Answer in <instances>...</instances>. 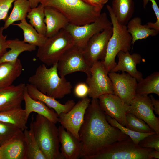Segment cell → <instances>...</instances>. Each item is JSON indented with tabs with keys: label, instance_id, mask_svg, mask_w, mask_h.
<instances>
[{
	"label": "cell",
	"instance_id": "obj_1",
	"mask_svg": "<svg viewBox=\"0 0 159 159\" xmlns=\"http://www.w3.org/2000/svg\"><path fill=\"white\" fill-rule=\"evenodd\" d=\"M79 134L80 158L83 159H88L112 143L129 137L108 122L97 98L91 100Z\"/></svg>",
	"mask_w": 159,
	"mask_h": 159
},
{
	"label": "cell",
	"instance_id": "obj_2",
	"mask_svg": "<svg viewBox=\"0 0 159 159\" xmlns=\"http://www.w3.org/2000/svg\"><path fill=\"white\" fill-rule=\"evenodd\" d=\"M57 63L48 68L43 64L36 69L28 81L43 93L55 99H61L71 92L72 86L65 77H60Z\"/></svg>",
	"mask_w": 159,
	"mask_h": 159
},
{
	"label": "cell",
	"instance_id": "obj_3",
	"mask_svg": "<svg viewBox=\"0 0 159 159\" xmlns=\"http://www.w3.org/2000/svg\"><path fill=\"white\" fill-rule=\"evenodd\" d=\"M39 3L44 7L57 9L65 16L70 24L79 26L95 21L103 7L94 6L82 0H40Z\"/></svg>",
	"mask_w": 159,
	"mask_h": 159
},
{
	"label": "cell",
	"instance_id": "obj_4",
	"mask_svg": "<svg viewBox=\"0 0 159 159\" xmlns=\"http://www.w3.org/2000/svg\"><path fill=\"white\" fill-rule=\"evenodd\" d=\"M31 124L35 138L47 159H64L59 151L58 127L55 123L37 114Z\"/></svg>",
	"mask_w": 159,
	"mask_h": 159
},
{
	"label": "cell",
	"instance_id": "obj_5",
	"mask_svg": "<svg viewBox=\"0 0 159 159\" xmlns=\"http://www.w3.org/2000/svg\"><path fill=\"white\" fill-rule=\"evenodd\" d=\"M106 7L110 14L113 31L108 43L105 57L101 62L108 73L117 64L115 59L118 53L121 51H129L132 39L127 30L126 25L119 22L111 6L107 5Z\"/></svg>",
	"mask_w": 159,
	"mask_h": 159
},
{
	"label": "cell",
	"instance_id": "obj_6",
	"mask_svg": "<svg viewBox=\"0 0 159 159\" xmlns=\"http://www.w3.org/2000/svg\"><path fill=\"white\" fill-rule=\"evenodd\" d=\"M74 45L72 36L65 29H63L48 38L42 46L38 47L36 56L45 65L52 66L57 63L63 54Z\"/></svg>",
	"mask_w": 159,
	"mask_h": 159
},
{
	"label": "cell",
	"instance_id": "obj_7",
	"mask_svg": "<svg viewBox=\"0 0 159 159\" xmlns=\"http://www.w3.org/2000/svg\"><path fill=\"white\" fill-rule=\"evenodd\" d=\"M153 149L140 147L129 137L112 143L88 159H149Z\"/></svg>",
	"mask_w": 159,
	"mask_h": 159
},
{
	"label": "cell",
	"instance_id": "obj_8",
	"mask_svg": "<svg viewBox=\"0 0 159 159\" xmlns=\"http://www.w3.org/2000/svg\"><path fill=\"white\" fill-rule=\"evenodd\" d=\"M107 14H101L95 21L82 25H76L70 23L65 29L72 36L74 45L84 49L88 40L95 34L112 26Z\"/></svg>",
	"mask_w": 159,
	"mask_h": 159
},
{
	"label": "cell",
	"instance_id": "obj_9",
	"mask_svg": "<svg viewBox=\"0 0 159 159\" xmlns=\"http://www.w3.org/2000/svg\"><path fill=\"white\" fill-rule=\"evenodd\" d=\"M57 67L61 77L77 72H82L90 75L91 66L86 60L83 49L74 45L67 50L58 61Z\"/></svg>",
	"mask_w": 159,
	"mask_h": 159
},
{
	"label": "cell",
	"instance_id": "obj_10",
	"mask_svg": "<svg viewBox=\"0 0 159 159\" xmlns=\"http://www.w3.org/2000/svg\"><path fill=\"white\" fill-rule=\"evenodd\" d=\"M90 72L85 81L89 87L90 97L98 99L104 94H114L112 82L101 61L96 62L92 65Z\"/></svg>",
	"mask_w": 159,
	"mask_h": 159
},
{
	"label": "cell",
	"instance_id": "obj_11",
	"mask_svg": "<svg viewBox=\"0 0 159 159\" xmlns=\"http://www.w3.org/2000/svg\"><path fill=\"white\" fill-rule=\"evenodd\" d=\"M112 31V26L108 27L95 34L87 42L83 49V53L91 66L96 62L104 60Z\"/></svg>",
	"mask_w": 159,
	"mask_h": 159
},
{
	"label": "cell",
	"instance_id": "obj_12",
	"mask_svg": "<svg viewBox=\"0 0 159 159\" xmlns=\"http://www.w3.org/2000/svg\"><path fill=\"white\" fill-rule=\"evenodd\" d=\"M91 100L87 97L81 99L69 111L59 115V122L61 126L79 141V131Z\"/></svg>",
	"mask_w": 159,
	"mask_h": 159
},
{
	"label": "cell",
	"instance_id": "obj_13",
	"mask_svg": "<svg viewBox=\"0 0 159 159\" xmlns=\"http://www.w3.org/2000/svg\"><path fill=\"white\" fill-rule=\"evenodd\" d=\"M130 106L128 112L143 120L154 131L159 133V118L154 113L153 107L149 96L135 94Z\"/></svg>",
	"mask_w": 159,
	"mask_h": 159
},
{
	"label": "cell",
	"instance_id": "obj_14",
	"mask_svg": "<svg viewBox=\"0 0 159 159\" xmlns=\"http://www.w3.org/2000/svg\"><path fill=\"white\" fill-rule=\"evenodd\" d=\"M101 109L105 114L125 127L127 124L126 114L130 110V106L114 94L102 95L98 98Z\"/></svg>",
	"mask_w": 159,
	"mask_h": 159
},
{
	"label": "cell",
	"instance_id": "obj_15",
	"mask_svg": "<svg viewBox=\"0 0 159 159\" xmlns=\"http://www.w3.org/2000/svg\"><path fill=\"white\" fill-rule=\"evenodd\" d=\"M112 83L114 94L130 105L135 95L137 81L127 73L121 74L110 71L108 73Z\"/></svg>",
	"mask_w": 159,
	"mask_h": 159
},
{
	"label": "cell",
	"instance_id": "obj_16",
	"mask_svg": "<svg viewBox=\"0 0 159 159\" xmlns=\"http://www.w3.org/2000/svg\"><path fill=\"white\" fill-rule=\"evenodd\" d=\"M26 87L24 83L0 88V112L21 107Z\"/></svg>",
	"mask_w": 159,
	"mask_h": 159
},
{
	"label": "cell",
	"instance_id": "obj_17",
	"mask_svg": "<svg viewBox=\"0 0 159 159\" xmlns=\"http://www.w3.org/2000/svg\"><path fill=\"white\" fill-rule=\"evenodd\" d=\"M117 56L118 59V63L111 71L126 72L135 78L138 82L143 78L142 73L136 68L137 65L140 64L142 60V56L139 54H130L129 52L121 51Z\"/></svg>",
	"mask_w": 159,
	"mask_h": 159
},
{
	"label": "cell",
	"instance_id": "obj_18",
	"mask_svg": "<svg viewBox=\"0 0 159 159\" xmlns=\"http://www.w3.org/2000/svg\"><path fill=\"white\" fill-rule=\"evenodd\" d=\"M0 147L1 159H26L27 146L23 131Z\"/></svg>",
	"mask_w": 159,
	"mask_h": 159
},
{
	"label": "cell",
	"instance_id": "obj_19",
	"mask_svg": "<svg viewBox=\"0 0 159 159\" xmlns=\"http://www.w3.org/2000/svg\"><path fill=\"white\" fill-rule=\"evenodd\" d=\"M58 132L61 153L64 159L80 158L81 147L80 141L62 126L58 127Z\"/></svg>",
	"mask_w": 159,
	"mask_h": 159
},
{
	"label": "cell",
	"instance_id": "obj_20",
	"mask_svg": "<svg viewBox=\"0 0 159 159\" xmlns=\"http://www.w3.org/2000/svg\"><path fill=\"white\" fill-rule=\"evenodd\" d=\"M26 87L28 93L31 98L42 102L49 108L53 109L58 115L62 113L68 112L75 104L72 100H68L64 104H61L56 99L43 93L29 83L26 85Z\"/></svg>",
	"mask_w": 159,
	"mask_h": 159
},
{
	"label": "cell",
	"instance_id": "obj_21",
	"mask_svg": "<svg viewBox=\"0 0 159 159\" xmlns=\"http://www.w3.org/2000/svg\"><path fill=\"white\" fill-rule=\"evenodd\" d=\"M23 99L25 104L24 110L27 119L30 114L34 112L55 124L59 122V115L55 111L49 108L42 102L31 98L28 93L26 87L24 93Z\"/></svg>",
	"mask_w": 159,
	"mask_h": 159
},
{
	"label": "cell",
	"instance_id": "obj_22",
	"mask_svg": "<svg viewBox=\"0 0 159 159\" xmlns=\"http://www.w3.org/2000/svg\"><path fill=\"white\" fill-rule=\"evenodd\" d=\"M44 22L46 26L45 36L51 37L61 30L65 29L69 23L65 16L57 9L49 6L44 7Z\"/></svg>",
	"mask_w": 159,
	"mask_h": 159
},
{
	"label": "cell",
	"instance_id": "obj_23",
	"mask_svg": "<svg viewBox=\"0 0 159 159\" xmlns=\"http://www.w3.org/2000/svg\"><path fill=\"white\" fill-rule=\"evenodd\" d=\"M22 69L21 62L18 58L14 62L0 63V88L12 85L20 75Z\"/></svg>",
	"mask_w": 159,
	"mask_h": 159
},
{
	"label": "cell",
	"instance_id": "obj_24",
	"mask_svg": "<svg viewBox=\"0 0 159 159\" xmlns=\"http://www.w3.org/2000/svg\"><path fill=\"white\" fill-rule=\"evenodd\" d=\"M126 26L132 37V44H133L137 40L145 39L150 36H155L159 32L150 28L147 24H142L141 19L139 17H135L130 19Z\"/></svg>",
	"mask_w": 159,
	"mask_h": 159
},
{
	"label": "cell",
	"instance_id": "obj_25",
	"mask_svg": "<svg viewBox=\"0 0 159 159\" xmlns=\"http://www.w3.org/2000/svg\"><path fill=\"white\" fill-rule=\"evenodd\" d=\"M111 7L119 22L126 25L135 11L133 0H112Z\"/></svg>",
	"mask_w": 159,
	"mask_h": 159
},
{
	"label": "cell",
	"instance_id": "obj_26",
	"mask_svg": "<svg viewBox=\"0 0 159 159\" xmlns=\"http://www.w3.org/2000/svg\"><path fill=\"white\" fill-rule=\"evenodd\" d=\"M7 49H10L7 51L0 58V63L5 62H14L18 59L19 55L25 51L32 52L36 50V47L25 43L18 38L7 40Z\"/></svg>",
	"mask_w": 159,
	"mask_h": 159
},
{
	"label": "cell",
	"instance_id": "obj_27",
	"mask_svg": "<svg viewBox=\"0 0 159 159\" xmlns=\"http://www.w3.org/2000/svg\"><path fill=\"white\" fill-rule=\"evenodd\" d=\"M12 25L18 26L22 30L24 37L23 41L25 43L39 47L44 45L48 39L45 35L39 33L26 19L19 23Z\"/></svg>",
	"mask_w": 159,
	"mask_h": 159
},
{
	"label": "cell",
	"instance_id": "obj_28",
	"mask_svg": "<svg viewBox=\"0 0 159 159\" xmlns=\"http://www.w3.org/2000/svg\"><path fill=\"white\" fill-rule=\"evenodd\" d=\"M27 120L25 110L21 107L0 112V121L15 125L23 131L28 129Z\"/></svg>",
	"mask_w": 159,
	"mask_h": 159
},
{
	"label": "cell",
	"instance_id": "obj_29",
	"mask_svg": "<svg viewBox=\"0 0 159 159\" xmlns=\"http://www.w3.org/2000/svg\"><path fill=\"white\" fill-rule=\"evenodd\" d=\"M137 83L135 94L148 95L154 93L159 96V72H154Z\"/></svg>",
	"mask_w": 159,
	"mask_h": 159
},
{
	"label": "cell",
	"instance_id": "obj_30",
	"mask_svg": "<svg viewBox=\"0 0 159 159\" xmlns=\"http://www.w3.org/2000/svg\"><path fill=\"white\" fill-rule=\"evenodd\" d=\"M13 7L10 15L5 21L4 29H7L15 22L26 19L31 9L28 0H15Z\"/></svg>",
	"mask_w": 159,
	"mask_h": 159
},
{
	"label": "cell",
	"instance_id": "obj_31",
	"mask_svg": "<svg viewBox=\"0 0 159 159\" xmlns=\"http://www.w3.org/2000/svg\"><path fill=\"white\" fill-rule=\"evenodd\" d=\"M23 133L27 146L26 159H47L35 138L30 123V129L25 130Z\"/></svg>",
	"mask_w": 159,
	"mask_h": 159
},
{
	"label": "cell",
	"instance_id": "obj_32",
	"mask_svg": "<svg viewBox=\"0 0 159 159\" xmlns=\"http://www.w3.org/2000/svg\"><path fill=\"white\" fill-rule=\"evenodd\" d=\"M26 17L29 20L30 24L39 33L45 35L47 29L44 21V7L42 4L31 9L28 13Z\"/></svg>",
	"mask_w": 159,
	"mask_h": 159
},
{
	"label": "cell",
	"instance_id": "obj_33",
	"mask_svg": "<svg viewBox=\"0 0 159 159\" xmlns=\"http://www.w3.org/2000/svg\"><path fill=\"white\" fill-rule=\"evenodd\" d=\"M107 120L112 126L120 130L123 133L129 136L136 144L138 145L139 142L144 138L156 132L153 131L147 133H141L132 130L119 124L115 119L105 114Z\"/></svg>",
	"mask_w": 159,
	"mask_h": 159
},
{
	"label": "cell",
	"instance_id": "obj_34",
	"mask_svg": "<svg viewBox=\"0 0 159 159\" xmlns=\"http://www.w3.org/2000/svg\"><path fill=\"white\" fill-rule=\"evenodd\" d=\"M126 118L127 124L125 127L132 130L143 133L154 131L144 121L130 112L126 114Z\"/></svg>",
	"mask_w": 159,
	"mask_h": 159
},
{
	"label": "cell",
	"instance_id": "obj_35",
	"mask_svg": "<svg viewBox=\"0 0 159 159\" xmlns=\"http://www.w3.org/2000/svg\"><path fill=\"white\" fill-rule=\"evenodd\" d=\"M22 131L15 125L0 121V147Z\"/></svg>",
	"mask_w": 159,
	"mask_h": 159
},
{
	"label": "cell",
	"instance_id": "obj_36",
	"mask_svg": "<svg viewBox=\"0 0 159 159\" xmlns=\"http://www.w3.org/2000/svg\"><path fill=\"white\" fill-rule=\"evenodd\" d=\"M138 145L142 148H153L159 151V133L145 137L139 142Z\"/></svg>",
	"mask_w": 159,
	"mask_h": 159
},
{
	"label": "cell",
	"instance_id": "obj_37",
	"mask_svg": "<svg viewBox=\"0 0 159 159\" xmlns=\"http://www.w3.org/2000/svg\"><path fill=\"white\" fill-rule=\"evenodd\" d=\"M149 1L152 3V7L156 16V20L155 23L149 22L147 23L150 28L159 31V8L155 0H143V6L145 9Z\"/></svg>",
	"mask_w": 159,
	"mask_h": 159
},
{
	"label": "cell",
	"instance_id": "obj_38",
	"mask_svg": "<svg viewBox=\"0 0 159 159\" xmlns=\"http://www.w3.org/2000/svg\"><path fill=\"white\" fill-rule=\"evenodd\" d=\"M89 92V88L85 82H81L77 84L74 89V93L77 97L82 99L87 97Z\"/></svg>",
	"mask_w": 159,
	"mask_h": 159
},
{
	"label": "cell",
	"instance_id": "obj_39",
	"mask_svg": "<svg viewBox=\"0 0 159 159\" xmlns=\"http://www.w3.org/2000/svg\"><path fill=\"white\" fill-rule=\"evenodd\" d=\"M15 0H0V20L4 21L7 19L8 14L12 4Z\"/></svg>",
	"mask_w": 159,
	"mask_h": 159
},
{
	"label": "cell",
	"instance_id": "obj_40",
	"mask_svg": "<svg viewBox=\"0 0 159 159\" xmlns=\"http://www.w3.org/2000/svg\"><path fill=\"white\" fill-rule=\"evenodd\" d=\"M3 26L0 27V58L7 51V42L6 39L7 36L4 35Z\"/></svg>",
	"mask_w": 159,
	"mask_h": 159
},
{
	"label": "cell",
	"instance_id": "obj_41",
	"mask_svg": "<svg viewBox=\"0 0 159 159\" xmlns=\"http://www.w3.org/2000/svg\"><path fill=\"white\" fill-rule=\"evenodd\" d=\"M85 2L95 6H103L108 0H82Z\"/></svg>",
	"mask_w": 159,
	"mask_h": 159
},
{
	"label": "cell",
	"instance_id": "obj_42",
	"mask_svg": "<svg viewBox=\"0 0 159 159\" xmlns=\"http://www.w3.org/2000/svg\"><path fill=\"white\" fill-rule=\"evenodd\" d=\"M151 100L152 105L153 107L154 111L155 113L159 115V100L155 99L152 95H150L149 96Z\"/></svg>",
	"mask_w": 159,
	"mask_h": 159
},
{
	"label": "cell",
	"instance_id": "obj_43",
	"mask_svg": "<svg viewBox=\"0 0 159 159\" xmlns=\"http://www.w3.org/2000/svg\"><path fill=\"white\" fill-rule=\"evenodd\" d=\"M149 158V159H152L153 158L159 159V151L154 149H153L150 153Z\"/></svg>",
	"mask_w": 159,
	"mask_h": 159
},
{
	"label": "cell",
	"instance_id": "obj_44",
	"mask_svg": "<svg viewBox=\"0 0 159 159\" xmlns=\"http://www.w3.org/2000/svg\"><path fill=\"white\" fill-rule=\"evenodd\" d=\"M31 9H33L37 7L39 3L40 0H28Z\"/></svg>",
	"mask_w": 159,
	"mask_h": 159
},
{
	"label": "cell",
	"instance_id": "obj_45",
	"mask_svg": "<svg viewBox=\"0 0 159 159\" xmlns=\"http://www.w3.org/2000/svg\"><path fill=\"white\" fill-rule=\"evenodd\" d=\"M0 159H1V147H0Z\"/></svg>",
	"mask_w": 159,
	"mask_h": 159
}]
</instances>
